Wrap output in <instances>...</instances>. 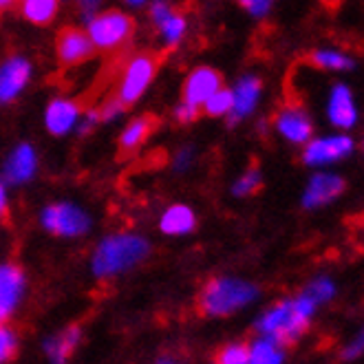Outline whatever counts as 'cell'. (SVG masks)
I'll list each match as a JSON object with an SVG mask.
<instances>
[{
  "instance_id": "1",
  "label": "cell",
  "mask_w": 364,
  "mask_h": 364,
  "mask_svg": "<svg viewBox=\"0 0 364 364\" xmlns=\"http://www.w3.org/2000/svg\"><path fill=\"white\" fill-rule=\"evenodd\" d=\"M316 309L318 305L305 291L298 294L296 298H285V301L276 303L259 318L256 331L261 336H269L278 340L287 349L309 331Z\"/></svg>"
},
{
  "instance_id": "2",
  "label": "cell",
  "mask_w": 364,
  "mask_h": 364,
  "mask_svg": "<svg viewBox=\"0 0 364 364\" xmlns=\"http://www.w3.org/2000/svg\"><path fill=\"white\" fill-rule=\"evenodd\" d=\"M151 254V243L137 234H111L100 241L97 250L93 252L91 269L100 281H109L113 276H119L131 267L146 261Z\"/></svg>"
},
{
  "instance_id": "3",
  "label": "cell",
  "mask_w": 364,
  "mask_h": 364,
  "mask_svg": "<svg viewBox=\"0 0 364 364\" xmlns=\"http://www.w3.org/2000/svg\"><path fill=\"white\" fill-rule=\"evenodd\" d=\"M256 298H259V289L252 283L239 281V278H228V276L212 278L199 294V309L203 316L223 318L247 307Z\"/></svg>"
},
{
  "instance_id": "4",
  "label": "cell",
  "mask_w": 364,
  "mask_h": 364,
  "mask_svg": "<svg viewBox=\"0 0 364 364\" xmlns=\"http://www.w3.org/2000/svg\"><path fill=\"white\" fill-rule=\"evenodd\" d=\"M133 20L122 11H104V14H93L89 16L87 33L93 42L95 49L102 51H113L122 47L124 42L133 36Z\"/></svg>"
},
{
  "instance_id": "5",
  "label": "cell",
  "mask_w": 364,
  "mask_h": 364,
  "mask_svg": "<svg viewBox=\"0 0 364 364\" xmlns=\"http://www.w3.org/2000/svg\"><path fill=\"white\" fill-rule=\"evenodd\" d=\"M157 67H159V62L151 53H139L128 60V64L124 67V75L119 80V87H117V97L126 106L135 104L146 93V89L153 84Z\"/></svg>"
},
{
  "instance_id": "6",
  "label": "cell",
  "mask_w": 364,
  "mask_h": 364,
  "mask_svg": "<svg viewBox=\"0 0 364 364\" xmlns=\"http://www.w3.org/2000/svg\"><path fill=\"white\" fill-rule=\"evenodd\" d=\"M40 223L55 237H82L91 230V217L73 203H53L40 214Z\"/></svg>"
},
{
  "instance_id": "7",
  "label": "cell",
  "mask_w": 364,
  "mask_h": 364,
  "mask_svg": "<svg viewBox=\"0 0 364 364\" xmlns=\"http://www.w3.org/2000/svg\"><path fill=\"white\" fill-rule=\"evenodd\" d=\"M353 146L355 144L349 135H331V137L309 139L303 151V161L311 168L336 164L340 159H347L353 153Z\"/></svg>"
},
{
  "instance_id": "8",
  "label": "cell",
  "mask_w": 364,
  "mask_h": 364,
  "mask_svg": "<svg viewBox=\"0 0 364 364\" xmlns=\"http://www.w3.org/2000/svg\"><path fill=\"white\" fill-rule=\"evenodd\" d=\"M31 80V62L23 55H11L0 64V104L14 102Z\"/></svg>"
},
{
  "instance_id": "9",
  "label": "cell",
  "mask_w": 364,
  "mask_h": 364,
  "mask_svg": "<svg viewBox=\"0 0 364 364\" xmlns=\"http://www.w3.org/2000/svg\"><path fill=\"white\" fill-rule=\"evenodd\" d=\"M25 287L27 281L23 269L14 263L0 265V323H7L11 314L18 309L20 301H23Z\"/></svg>"
},
{
  "instance_id": "10",
  "label": "cell",
  "mask_w": 364,
  "mask_h": 364,
  "mask_svg": "<svg viewBox=\"0 0 364 364\" xmlns=\"http://www.w3.org/2000/svg\"><path fill=\"white\" fill-rule=\"evenodd\" d=\"M261 89H263V82L256 75H245L237 82V87L232 89V109L225 115L230 126H237L239 122H243L245 117L254 113L261 97Z\"/></svg>"
},
{
  "instance_id": "11",
  "label": "cell",
  "mask_w": 364,
  "mask_h": 364,
  "mask_svg": "<svg viewBox=\"0 0 364 364\" xmlns=\"http://www.w3.org/2000/svg\"><path fill=\"white\" fill-rule=\"evenodd\" d=\"M347 183L342 177L338 175H329V173H316L307 188H305V195H303V208L305 210H316V208H323L331 201H336L342 192H345Z\"/></svg>"
},
{
  "instance_id": "12",
  "label": "cell",
  "mask_w": 364,
  "mask_h": 364,
  "mask_svg": "<svg viewBox=\"0 0 364 364\" xmlns=\"http://www.w3.org/2000/svg\"><path fill=\"white\" fill-rule=\"evenodd\" d=\"M82 117L80 104L69 100V97H55L49 102L47 111H45V126L47 131L55 137L69 135L75 131V126Z\"/></svg>"
},
{
  "instance_id": "13",
  "label": "cell",
  "mask_w": 364,
  "mask_h": 364,
  "mask_svg": "<svg viewBox=\"0 0 364 364\" xmlns=\"http://www.w3.org/2000/svg\"><path fill=\"white\" fill-rule=\"evenodd\" d=\"M93 42L87 31L64 29L58 38V58L62 67H77L93 55Z\"/></svg>"
},
{
  "instance_id": "14",
  "label": "cell",
  "mask_w": 364,
  "mask_h": 364,
  "mask_svg": "<svg viewBox=\"0 0 364 364\" xmlns=\"http://www.w3.org/2000/svg\"><path fill=\"white\" fill-rule=\"evenodd\" d=\"M274 126L291 144H307L314 133L311 119L301 106H285L283 111H278V115L274 117Z\"/></svg>"
},
{
  "instance_id": "15",
  "label": "cell",
  "mask_w": 364,
  "mask_h": 364,
  "mask_svg": "<svg viewBox=\"0 0 364 364\" xmlns=\"http://www.w3.org/2000/svg\"><path fill=\"white\" fill-rule=\"evenodd\" d=\"M221 87H223V80L217 71L210 67H199L188 75V80L183 84V102L201 109L205 100L214 91H219Z\"/></svg>"
},
{
  "instance_id": "16",
  "label": "cell",
  "mask_w": 364,
  "mask_h": 364,
  "mask_svg": "<svg viewBox=\"0 0 364 364\" xmlns=\"http://www.w3.org/2000/svg\"><path fill=\"white\" fill-rule=\"evenodd\" d=\"M36 170H38V155L33 151V146L20 144L9 153L5 168H3V177L7 183L20 186V183H27L36 175Z\"/></svg>"
},
{
  "instance_id": "17",
  "label": "cell",
  "mask_w": 364,
  "mask_h": 364,
  "mask_svg": "<svg viewBox=\"0 0 364 364\" xmlns=\"http://www.w3.org/2000/svg\"><path fill=\"white\" fill-rule=\"evenodd\" d=\"M327 117L336 128H351L358 122L353 93L347 84H336L327 102Z\"/></svg>"
},
{
  "instance_id": "18",
  "label": "cell",
  "mask_w": 364,
  "mask_h": 364,
  "mask_svg": "<svg viewBox=\"0 0 364 364\" xmlns=\"http://www.w3.org/2000/svg\"><path fill=\"white\" fill-rule=\"evenodd\" d=\"M197 225V217L188 205H170L159 219V230L168 237H183V234H190Z\"/></svg>"
},
{
  "instance_id": "19",
  "label": "cell",
  "mask_w": 364,
  "mask_h": 364,
  "mask_svg": "<svg viewBox=\"0 0 364 364\" xmlns=\"http://www.w3.org/2000/svg\"><path fill=\"white\" fill-rule=\"evenodd\" d=\"M80 338H82L80 327H69V329H64L62 333L49 338L45 342V353H47V358L53 360V362L69 360L71 353L75 351V347L80 345Z\"/></svg>"
},
{
  "instance_id": "20",
  "label": "cell",
  "mask_w": 364,
  "mask_h": 364,
  "mask_svg": "<svg viewBox=\"0 0 364 364\" xmlns=\"http://www.w3.org/2000/svg\"><path fill=\"white\" fill-rule=\"evenodd\" d=\"M247 347H250V362L254 364H278L285 360V347L269 336L259 333V338Z\"/></svg>"
},
{
  "instance_id": "21",
  "label": "cell",
  "mask_w": 364,
  "mask_h": 364,
  "mask_svg": "<svg viewBox=\"0 0 364 364\" xmlns=\"http://www.w3.org/2000/svg\"><path fill=\"white\" fill-rule=\"evenodd\" d=\"M20 14L33 25H49L58 16L60 0H18Z\"/></svg>"
},
{
  "instance_id": "22",
  "label": "cell",
  "mask_w": 364,
  "mask_h": 364,
  "mask_svg": "<svg viewBox=\"0 0 364 364\" xmlns=\"http://www.w3.org/2000/svg\"><path fill=\"white\" fill-rule=\"evenodd\" d=\"M153 131V119L151 117H137L124 128V133L119 135V148L124 153H133L146 141V137Z\"/></svg>"
},
{
  "instance_id": "23",
  "label": "cell",
  "mask_w": 364,
  "mask_h": 364,
  "mask_svg": "<svg viewBox=\"0 0 364 364\" xmlns=\"http://www.w3.org/2000/svg\"><path fill=\"white\" fill-rule=\"evenodd\" d=\"M157 29H159V36H161V42L166 47H177L179 42L183 40V36H186V29H188V23H186V18H183V14H179V11H170L161 23H157L155 25Z\"/></svg>"
},
{
  "instance_id": "24",
  "label": "cell",
  "mask_w": 364,
  "mask_h": 364,
  "mask_svg": "<svg viewBox=\"0 0 364 364\" xmlns=\"http://www.w3.org/2000/svg\"><path fill=\"white\" fill-rule=\"evenodd\" d=\"M309 62L316 69H323V71H349L355 67V62L340 51H314L309 55Z\"/></svg>"
},
{
  "instance_id": "25",
  "label": "cell",
  "mask_w": 364,
  "mask_h": 364,
  "mask_svg": "<svg viewBox=\"0 0 364 364\" xmlns=\"http://www.w3.org/2000/svg\"><path fill=\"white\" fill-rule=\"evenodd\" d=\"M230 109H232V91L223 87L219 91H214L201 106V111H205L210 117H225Z\"/></svg>"
},
{
  "instance_id": "26",
  "label": "cell",
  "mask_w": 364,
  "mask_h": 364,
  "mask_svg": "<svg viewBox=\"0 0 364 364\" xmlns=\"http://www.w3.org/2000/svg\"><path fill=\"white\" fill-rule=\"evenodd\" d=\"M261 183H263L261 170L259 168H250L247 173H243L237 179V183L232 186V195L234 197H250V195H254V192L261 188Z\"/></svg>"
},
{
  "instance_id": "27",
  "label": "cell",
  "mask_w": 364,
  "mask_h": 364,
  "mask_svg": "<svg viewBox=\"0 0 364 364\" xmlns=\"http://www.w3.org/2000/svg\"><path fill=\"white\" fill-rule=\"evenodd\" d=\"M305 294L311 298L316 305H323V303H329L331 298L336 296V285L329 281V278H316L314 283L307 285Z\"/></svg>"
},
{
  "instance_id": "28",
  "label": "cell",
  "mask_w": 364,
  "mask_h": 364,
  "mask_svg": "<svg viewBox=\"0 0 364 364\" xmlns=\"http://www.w3.org/2000/svg\"><path fill=\"white\" fill-rule=\"evenodd\" d=\"M221 364H245L250 362V347L243 342H232V345L223 347L217 355Z\"/></svg>"
},
{
  "instance_id": "29",
  "label": "cell",
  "mask_w": 364,
  "mask_h": 364,
  "mask_svg": "<svg viewBox=\"0 0 364 364\" xmlns=\"http://www.w3.org/2000/svg\"><path fill=\"white\" fill-rule=\"evenodd\" d=\"M16 349H18L16 331L7 323H0V364L9 362L16 355Z\"/></svg>"
},
{
  "instance_id": "30",
  "label": "cell",
  "mask_w": 364,
  "mask_h": 364,
  "mask_svg": "<svg viewBox=\"0 0 364 364\" xmlns=\"http://www.w3.org/2000/svg\"><path fill=\"white\" fill-rule=\"evenodd\" d=\"M124 111H126V104L119 97H113V100H109L100 109V117H102L104 124H109V122H115L117 117H122Z\"/></svg>"
},
{
  "instance_id": "31",
  "label": "cell",
  "mask_w": 364,
  "mask_h": 364,
  "mask_svg": "<svg viewBox=\"0 0 364 364\" xmlns=\"http://www.w3.org/2000/svg\"><path fill=\"white\" fill-rule=\"evenodd\" d=\"M239 3H241V7L250 16H254V18H265L269 14V9H272L274 0H239Z\"/></svg>"
},
{
  "instance_id": "32",
  "label": "cell",
  "mask_w": 364,
  "mask_h": 364,
  "mask_svg": "<svg viewBox=\"0 0 364 364\" xmlns=\"http://www.w3.org/2000/svg\"><path fill=\"white\" fill-rule=\"evenodd\" d=\"M102 124V117H100V109H89L87 111V115L84 117H80V122H77V126H75V131L80 133V135H87V133H91L95 126H100Z\"/></svg>"
},
{
  "instance_id": "33",
  "label": "cell",
  "mask_w": 364,
  "mask_h": 364,
  "mask_svg": "<svg viewBox=\"0 0 364 364\" xmlns=\"http://www.w3.org/2000/svg\"><path fill=\"white\" fill-rule=\"evenodd\" d=\"M364 353V329L349 342V345L342 349V360H355Z\"/></svg>"
},
{
  "instance_id": "34",
  "label": "cell",
  "mask_w": 364,
  "mask_h": 364,
  "mask_svg": "<svg viewBox=\"0 0 364 364\" xmlns=\"http://www.w3.org/2000/svg\"><path fill=\"white\" fill-rule=\"evenodd\" d=\"M199 111L201 109H197V106H192L188 102H181L177 109H175V119L179 124H190V122H195L199 117Z\"/></svg>"
},
{
  "instance_id": "35",
  "label": "cell",
  "mask_w": 364,
  "mask_h": 364,
  "mask_svg": "<svg viewBox=\"0 0 364 364\" xmlns=\"http://www.w3.org/2000/svg\"><path fill=\"white\" fill-rule=\"evenodd\" d=\"M190 164H192V151H190V148H183V151H179L175 155V168L177 170H186Z\"/></svg>"
},
{
  "instance_id": "36",
  "label": "cell",
  "mask_w": 364,
  "mask_h": 364,
  "mask_svg": "<svg viewBox=\"0 0 364 364\" xmlns=\"http://www.w3.org/2000/svg\"><path fill=\"white\" fill-rule=\"evenodd\" d=\"M100 3H102V0H77L80 9H82L84 14H89V16L95 14V9L100 7Z\"/></svg>"
},
{
  "instance_id": "37",
  "label": "cell",
  "mask_w": 364,
  "mask_h": 364,
  "mask_svg": "<svg viewBox=\"0 0 364 364\" xmlns=\"http://www.w3.org/2000/svg\"><path fill=\"white\" fill-rule=\"evenodd\" d=\"M7 205H9V199H7V188H5V183H3V181H0V219H5Z\"/></svg>"
},
{
  "instance_id": "38",
  "label": "cell",
  "mask_w": 364,
  "mask_h": 364,
  "mask_svg": "<svg viewBox=\"0 0 364 364\" xmlns=\"http://www.w3.org/2000/svg\"><path fill=\"white\" fill-rule=\"evenodd\" d=\"M14 3H18V0H0V14H3L5 9H9Z\"/></svg>"
},
{
  "instance_id": "39",
  "label": "cell",
  "mask_w": 364,
  "mask_h": 364,
  "mask_svg": "<svg viewBox=\"0 0 364 364\" xmlns=\"http://www.w3.org/2000/svg\"><path fill=\"white\" fill-rule=\"evenodd\" d=\"M126 3L131 7H141V5H146V0H126Z\"/></svg>"
}]
</instances>
